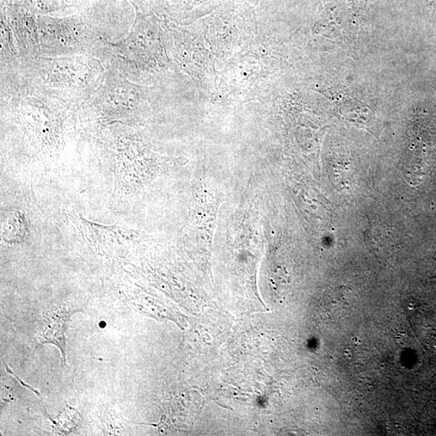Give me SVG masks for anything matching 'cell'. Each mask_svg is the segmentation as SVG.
<instances>
[{
    "mask_svg": "<svg viewBox=\"0 0 436 436\" xmlns=\"http://www.w3.org/2000/svg\"><path fill=\"white\" fill-rule=\"evenodd\" d=\"M106 69L101 60L84 54L39 56L16 72L24 82L75 108L83 106L99 89Z\"/></svg>",
    "mask_w": 436,
    "mask_h": 436,
    "instance_id": "6da1fadb",
    "label": "cell"
},
{
    "mask_svg": "<svg viewBox=\"0 0 436 436\" xmlns=\"http://www.w3.org/2000/svg\"><path fill=\"white\" fill-rule=\"evenodd\" d=\"M101 51L103 64L134 83L153 81L171 67L168 35L156 27L138 24L116 44L106 40Z\"/></svg>",
    "mask_w": 436,
    "mask_h": 436,
    "instance_id": "7a4b0ae2",
    "label": "cell"
},
{
    "mask_svg": "<svg viewBox=\"0 0 436 436\" xmlns=\"http://www.w3.org/2000/svg\"><path fill=\"white\" fill-rule=\"evenodd\" d=\"M264 54V48L256 49L230 64L223 73L220 90L227 100L243 101L263 85L264 79L275 73V61Z\"/></svg>",
    "mask_w": 436,
    "mask_h": 436,
    "instance_id": "3957f363",
    "label": "cell"
},
{
    "mask_svg": "<svg viewBox=\"0 0 436 436\" xmlns=\"http://www.w3.org/2000/svg\"><path fill=\"white\" fill-rule=\"evenodd\" d=\"M169 50L176 63L191 76L200 89L207 91L214 76L211 54L194 35L175 33L168 35Z\"/></svg>",
    "mask_w": 436,
    "mask_h": 436,
    "instance_id": "277c9868",
    "label": "cell"
},
{
    "mask_svg": "<svg viewBox=\"0 0 436 436\" xmlns=\"http://www.w3.org/2000/svg\"><path fill=\"white\" fill-rule=\"evenodd\" d=\"M71 220L79 235L91 248L107 253L112 250L127 249L138 239L136 231L124 225H108L91 222L81 214H73Z\"/></svg>",
    "mask_w": 436,
    "mask_h": 436,
    "instance_id": "5b68a950",
    "label": "cell"
},
{
    "mask_svg": "<svg viewBox=\"0 0 436 436\" xmlns=\"http://www.w3.org/2000/svg\"><path fill=\"white\" fill-rule=\"evenodd\" d=\"M28 236L27 220L24 215L18 211L11 214L3 226L2 237L5 242L19 243Z\"/></svg>",
    "mask_w": 436,
    "mask_h": 436,
    "instance_id": "8992f818",
    "label": "cell"
},
{
    "mask_svg": "<svg viewBox=\"0 0 436 436\" xmlns=\"http://www.w3.org/2000/svg\"><path fill=\"white\" fill-rule=\"evenodd\" d=\"M396 340L399 345L405 346L407 345V335L400 334L397 337Z\"/></svg>",
    "mask_w": 436,
    "mask_h": 436,
    "instance_id": "52a82bcc",
    "label": "cell"
}]
</instances>
